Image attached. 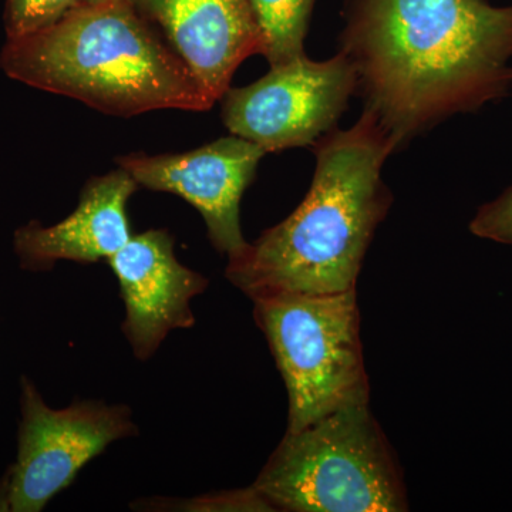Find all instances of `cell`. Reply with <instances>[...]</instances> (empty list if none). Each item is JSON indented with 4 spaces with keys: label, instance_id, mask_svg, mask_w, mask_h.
<instances>
[{
    "label": "cell",
    "instance_id": "30bf717a",
    "mask_svg": "<svg viewBox=\"0 0 512 512\" xmlns=\"http://www.w3.org/2000/svg\"><path fill=\"white\" fill-rule=\"evenodd\" d=\"M215 103L239 64L262 55L264 39L249 0H131Z\"/></svg>",
    "mask_w": 512,
    "mask_h": 512
},
{
    "label": "cell",
    "instance_id": "5b68a950",
    "mask_svg": "<svg viewBox=\"0 0 512 512\" xmlns=\"http://www.w3.org/2000/svg\"><path fill=\"white\" fill-rule=\"evenodd\" d=\"M255 319L284 379L288 430L369 403L356 288L338 293H272L252 299Z\"/></svg>",
    "mask_w": 512,
    "mask_h": 512
},
{
    "label": "cell",
    "instance_id": "ba28073f",
    "mask_svg": "<svg viewBox=\"0 0 512 512\" xmlns=\"http://www.w3.org/2000/svg\"><path fill=\"white\" fill-rule=\"evenodd\" d=\"M265 154L252 141L232 134L188 153L130 154L121 157L119 165L141 187L190 202L204 218L212 245L232 258L248 245L239 207Z\"/></svg>",
    "mask_w": 512,
    "mask_h": 512
},
{
    "label": "cell",
    "instance_id": "3957f363",
    "mask_svg": "<svg viewBox=\"0 0 512 512\" xmlns=\"http://www.w3.org/2000/svg\"><path fill=\"white\" fill-rule=\"evenodd\" d=\"M0 69L16 82L113 116L214 106L131 0L90 3L47 28L10 37Z\"/></svg>",
    "mask_w": 512,
    "mask_h": 512
},
{
    "label": "cell",
    "instance_id": "9c48e42d",
    "mask_svg": "<svg viewBox=\"0 0 512 512\" xmlns=\"http://www.w3.org/2000/svg\"><path fill=\"white\" fill-rule=\"evenodd\" d=\"M109 262L126 305L123 330L137 359H150L171 330L194 326L191 299L208 281L177 261L167 231L131 237Z\"/></svg>",
    "mask_w": 512,
    "mask_h": 512
},
{
    "label": "cell",
    "instance_id": "4fadbf2b",
    "mask_svg": "<svg viewBox=\"0 0 512 512\" xmlns=\"http://www.w3.org/2000/svg\"><path fill=\"white\" fill-rule=\"evenodd\" d=\"M100 0H6V35L19 37L36 32L64 15Z\"/></svg>",
    "mask_w": 512,
    "mask_h": 512
},
{
    "label": "cell",
    "instance_id": "7c38bea8",
    "mask_svg": "<svg viewBox=\"0 0 512 512\" xmlns=\"http://www.w3.org/2000/svg\"><path fill=\"white\" fill-rule=\"evenodd\" d=\"M316 0H249L264 39L262 55L271 66L291 62L305 55L303 42L308 33Z\"/></svg>",
    "mask_w": 512,
    "mask_h": 512
},
{
    "label": "cell",
    "instance_id": "277c9868",
    "mask_svg": "<svg viewBox=\"0 0 512 512\" xmlns=\"http://www.w3.org/2000/svg\"><path fill=\"white\" fill-rule=\"evenodd\" d=\"M254 487L279 511L400 512L409 507L399 464L369 403L349 404L305 429L286 431Z\"/></svg>",
    "mask_w": 512,
    "mask_h": 512
},
{
    "label": "cell",
    "instance_id": "8992f818",
    "mask_svg": "<svg viewBox=\"0 0 512 512\" xmlns=\"http://www.w3.org/2000/svg\"><path fill=\"white\" fill-rule=\"evenodd\" d=\"M355 93V67L345 53L323 62L303 55L271 66L249 86L229 87L221 97L222 120L265 153L313 147L335 130Z\"/></svg>",
    "mask_w": 512,
    "mask_h": 512
},
{
    "label": "cell",
    "instance_id": "8fae6325",
    "mask_svg": "<svg viewBox=\"0 0 512 512\" xmlns=\"http://www.w3.org/2000/svg\"><path fill=\"white\" fill-rule=\"evenodd\" d=\"M138 184L123 168L93 178L72 215L42 227L29 222L15 234V249L28 268L42 269L57 261L97 262L110 259L130 241L127 202Z\"/></svg>",
    "mask_w": 512,
    "mask_h": 512
},
{
    "label": "cell",
    "instance_id": "6da1fadb",
    "mask_svg": "<svg viewBox=\"0 0 512 512\" xmlns=\"http://www.w3.org/2000/svg\"><path fill=\"white\" fill-rule=\"evenodd\" d=\"M357 93L397 148L512 89V6L357 0L342 35Z\"/></svg>",
    "mask_w": 512,
    "mask_h": 512
},
{
    "label": "cell",
    "instance_id": "5bb4252c",
    "mask_svg": "<svg viewBox=\"0 0 512 512\" xmlns=\"http://www.w3.org/2000/svg\"><path fill=\"white\" fill-rule=\"evenodd\" d=\"M470 231L478 238L512 245V187L478 210Z\"/></svg>",
    "mask_w": 512,
    "mask_h": 512
},
{
    "label": "cell",
    "instance_id": "52a82bcc",
    "mask_svg": "<svg viewBox=\"0 0 512 512\" xmlns=\"http://www.w3.org/2000/svg\"><path fill=\"white\" fill-rule=\"evenodd\" d=\"M134 434L127 407L86 402L53 410L25 380L18 460L0 494V511H42L92 458Z\"/></svg>",
    "mask_w": 512,
    "mask_h": 512
},
{
    "label": "cell",
    "instance_id": "7a4b0ae2",
    "mask_svg": "<svg viewBox=\"0 0 512 512\" xmlns=\"http://www.w3.org/2000/svg\"><path fill=\"white\" fill-rule=\"evenodd\" d=\"M397 150L375 114L313 146L311 190L295 211L228 258L227 278L249 298L272 293H338L356 288L377 227L392 204L383 165Z\"/></svg>",
    "mask_w": 512,
    "mask_h": 512
}]
</instances>
